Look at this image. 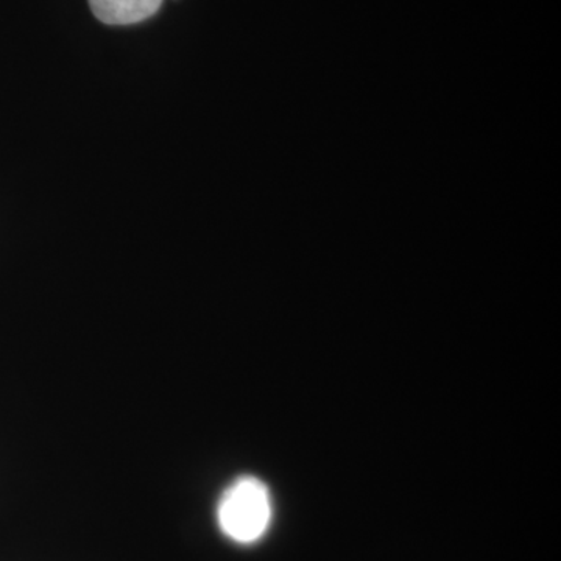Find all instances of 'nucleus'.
Masks as SVG:
<instances>
[{
  "label": "nucleus",
  "instance_id": "1",
  "mask_svg": "<svg viewBox=\"0 0 561 561\" xmlns=\"http://www.w3.org/2000/svg\"><path fill=\"white\" fill-rule=\"evenodd\" d=\"M217 518L220 529L231 540H260L272 519L271 493L265 483L251 476L238 479L221 496Z\"/></svg>",
  "mask_w": 561,
  "mask_h": 561
},
{
  "label": "nucleus",
  "instance_id": "2",
  "mask_svg": "<svg viewBox=\"0 0 561 561\" xmlns=\"http://www.w3.org/2000/svg\"><path fill=\"white\" fill-rule=\"evenodd\" d=\"M164 0H90L94 16L103 24L131 25L154 16Z\"/></svg>",
  "mask_w": 561,
  "mask_h": 561
}]
</instances>
